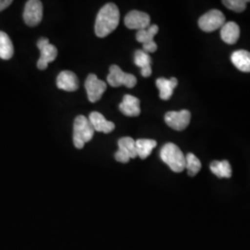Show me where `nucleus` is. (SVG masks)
<instances>
[{
    "mask_svg": "<svg viewBox=\"0 0 250 250\" xmlns=\"http://www.w3.org/2000/svg\"><path fill=\"white\" fill-rule=\"evenodd\" d=\"M120 110L125 116H139L141 113L140 100L131 95H125L123 102L120 104Z\"/></svg>",
    "mask_w": 250,
    "mask_h": 250,
    "instance_id": "obj_14",
    "label": "nucleus"
},
{
    "mask_svg": "<svg viewBox=\"0 0 250 250\" xmlns=\"http://www.w3.org/2000/svg\"><path fill=\"white\" fill-rule=\"evenodd\" d=\"M37 47L40 50V58L37 62V68L39 70H45L48 63L52 62L58 56V50L56 46L49 43V40L42 37L37 42Z\"/></svg>",
    "mask_w": 250,
    "mask_h": 250,
    "instance_id": "obj_6",
    "label": "nucleus"
},
{
    "mask_svg": "<svg viewBox=\"0 0 250 250\" xmlns=\"http://www.w3.org/2000/svg\"><path fill=\"white\" fill-rule=\"evenodd\" d=\"M14 54V48L9 36L0 31V59L8 61L12 58Z\"/></svg>",
    "mask_w": 250,
    "mask_h": 250,
    "instance_id": "obj_19",
    "label": "nucleus"
},
{
    "mask_svg": "<svg viewBox=\"0 0 250 250\" xmlns=\"http://www.w3.org/2000/svg\"><path fill=\"white\" fill-rule=\"evenodd\" d=\"M249 0H224L223 3L227 9H231L235 12H242L247 8V3Z\"/></svg>",
    "mask_w": 250,
    "mask_h": 250,
    "instance_id": "obj_24",
    "label": "nucleus"
},
{
    "mask_svg": "<svg viewBox=\"0 0 250 250\" xmlns=\"http://www.w3.org/2000/svg\"><path fill=\"white\" fill-rule=\"evenodd\" d=\"M225 17L224 13L218 9L208 11L198 20V26L206 33H210L224 26Z\"/></svg>",
    "mask_w": 250,
    "mask_h": 250,
    "instance_id": "obj_5",
    "label": "nucleus"
},
{
    "mask_svg": "<svg viewBox=\"0 0 250 250\" xmlns=\"http://www.w3.org/2000/svg\"><path fill=\"white\" fill-rule=\"evenodd\" d=\"M221 36L225 43L233 45L239 39L240 28L233 21L225 22L224 26L221 28Z\"/></svg>",
    "mask_w": 250,
    "mask_h": 250,
    "instance_id": "obj_15",
    "label": "nucleus"
},
{
    "mask_svg": "<svg viewBox=\"0 0 250 250\" xmlns=\"http://www.w3.org/2000/svg\"><path fill=\"white\" fill-rule=\"evenodd\" d=\"M57 86L67 92H74L79 87V81L74 72L63 71L58 75Z\"/></svg>",
    "mask_w": 250,
    "mask_h": 250,
    "instance_id": "obj_12",
    "label": "nucleus"
},
{
    "mask_svg": "<svg viewBox=\"0 0 250 250\" xmlns=\"http://www.w3.org/2000/svg\"><path fill=\"white\" fill-rule=\"evenodd\" d=\"M12 4L11 0H0V11L7 9Z\"/></svg>",
    "mask_w": 250,
    "mask_h": 250,
    "instance_id": "obj_25",
    "label": "nucleus"
},
{
    "mask_svg": "<svg viewBox=\"0 0 250 250\" xmlns=\"http://www.w3.org/2000/svg\"><path fill=\"white\" fill-rule=\"evenodd\" d=\"M107 80L108 84L112 87L125 85L128 88H133L137 83L134 75L123 72V70L117 65H111L109 67V74L107 75Z\"/></svg>",
    "mask_w": 250,
    "mask_h": 250,
    "instance_id": "obj_4",
    "label": "nucleus"
},
{
    "mask_svg": "<svg viewBox=\"0 0 250 250\" xmlns=\"http://www.w3.org/2000/svg\"><path fill=\"white\" fill-rule=\"evenodd\" d=\"M178 84V81L176 78L172 77L170 79L159 78L156 81V85L160 90V98L162 100H169L172 96L173 90L176 88Z\"/></svg>",
    "mask_w": 250,
    "mask_h": 250,
    "instance_id": "obj_16",
    "label": "nucleus"
},
{
    "mask_svg": "<svg viewBox=\"0 0 250 250\" xmlns=\"http://www.w3.org/2000/svg\"><path fill=\"white\" fill-rule=\"evenodd\" d=\"M95 130L89 120L83 115L76 117L73 124V144L76 148L82 149L92 140Z\"/></svg>",
    "mask_w": 250,
    "mask_h": 250,
    "instance_id": "obj_2",
    "label": "nucleus"
},
{
    "mask_svg": "<svg viewBox=\"0 0 250 250\" xmlns=\"http://www.w3.org/2000/svg\"><path fill=\"white\" fill-rule=\"evenodd\" d=\"M186 169L190 176H195L201 169V162L192 153H188L186 156Z\"/></svg>",
    "mask_w": 250,
    "mask_h": 250,
    "instance_id": "obj_23",
    "label": "nucleus"
},
{
    "mask_svg": "<svg viewBox=\"0 0 250 250\" xmlns=\"http://www.w3.org/2000/svg\"><path fill=\"white\" fill-rule=\"evenodd\" d=\"M210 170L219 178H230L232 176V168L227 161H215L210 164Z\"/></svg>",
    "mask_w": 250,
    "mask_h": 250,
    "instance_id": "obj_21",
    "label": "nucleus"
},
{
    "mask_svg": "<svg viewBox=\"0 0 250 250\" xmlns=\"http://www.w3.org/2000/svg\"><path fill=\"white\" fill-rule=\"evenodd\" d=\"M151 58L143 50H137L134 53V63L137 67L141 68V74L144 77H149L151 75Z\"/></svg>",
    "mask_w": 250,
    "mask_h": 250,
    "instance_id": "obj_17",
    "label": "nucleus"
},
{
    "mask_svg": "<svg viewBox=\"0 0 250 250\" xmlns=\"http://www.w3.org/2000/svg\"><path fill=\"white\" fill-rule=\"evenodd\" d=\"M159 32V26L156 24L149 25L146 29L137 31L136 34V40L143 45L150 44L154 42V36H156Z\"/></svg>",
    "mask_w": 250,
    "mask_h": 250,
    "instance_id": "obj_22",
    "label": "nucleus"
},
{
    "mask_svg": "<svg viewBox=\"0 0 250 250\" xmlns=\"http://www.w3.org/2000/svg\"><path fill=\"white\" fill-rule=\"evenodd\" d=\"M88 120L93 126L94 130L97 132L108 134L115 129V125L112 122L106 120V118L98 111L91 112Z\"/></svg>",
    "mask_w": 250,
    "mask_h": 250,
    "instance_id": "obj_13",
    "label": "nucleus"
},
{
    "mask_svg": "<svg viewBox=\"0 0 250 250\" xmlns=\"http://www.w3.org/2000/svg\"><path fill=\"white\" fill-rule=\"evenodd\" d=\"M125 23L129 29L140 31L150 25V17L142 11L132 10L125 16Z\"/></svg>",
    "mask_w": 250,
    "mask_h": 250,
    "instance_id": "obj_11",
    "label": "nucleus"
},
{
    "mask_svg": "<svg viewBox=\"0 0 250 250\" xmlns=\"http://www.w3.org/2000/svg\"><path fill=\"white\" fill-rule=\"evenodd\" d=\"M232 62L239 71L250 72V52L247 50H238L232 54Z\"/></svg>",
    "mask_w": 250,
    "mask_h": 250,
    "instance_id": "obj_18",
    "label": "nucleus"
},
{
    "mask_svg": "<svg viewBox=\"0 0 250 250\" xmlns=\"http://www.w3.org/2000/svg\"><path fill=\"white\" fill-rule=\"evenodd\" d=\"M161 158L170 170L174 172H181L186 169V157L176 145L165 144L161 150Z\"/></svg>",
    "mask_w": 250,
    "mask_h": 250,
    "instance_id": "obj_3",
    "label": "nucleus"
},
{
    "mask_svg": "<svg viewBox=\"0 0 250 250\" xmlns=\"http://www.w3.org/2000/svg\"><path fill=\"white\" fill-rule=\"evenodd\" d=\"M87 97L90 102L95 103L102 98V95L107 89V83L103 81L99 80L96 74L91 73L85 81L84 83Z\"/></svg>",
    "mask_w": 250,
    "mask_h": 250,
    "instance_id": "obj_9",
    "label": "nucleus"
},
{
    "mask_svg": "<svg viewBox=\"0 0 250 250\" xmlns=\"http://www.w3.org/2000/svg\"><path fill=\"white\" fill-rule=\"evenodd\" d=\"M137 157L145 160L150 154L152 150L157 146V142L152 139H138L135 141Z\"/></svg>",
    "mask_w": 250,
    "mask_h": 250,
    "instance_id": "obj_20",
    "label": "nucleus"
},
{
    "mask_svg": "<svg viewBox=\"0 0 250 250\" xmlns=\"http://www.w3.org/2000/svg\"><path fill=\"white\" fill-rule=\"evenodd\" d=\"M43 18V4L39 0H29L23 11V21L28 26L36 27Z\"/></svg>",
    "mask_w": 250,
    "mask_h": 250,
    "instance_id": "obj_7",
    "label": "nucleus"
},
{
    "mask_svg": "<svg viewBox=\"0 0 250 250\" xmlns=\"http://www.w3.org/2000/svg\"><path fill=\"white\" fill-rule=\"evenodd\" d=\"M191 113L188 109L181 111H169L165 115V123L171 129L176 131L185 130L190 123Z\"/></svg>",
    "mask_w": 250,
    "mask_h": 250,
    "instance_id": "obj_10",
    "label": "nucleus"
},
{
    "mask_svg": "<svg viewBox=\"0 0 250 250\" xmlns=\"http://www.w3.org/2000/svg\"><path fill=\"white\" fill-rule=\"evenodd\" d=\"M119 149L115 154V160L122 163H127L131 159L137 157L135 140L132 137H123L118 141Z\"/></svg>",
    "mask_w": 250,
    "mask_h": 250,
    "instance_id": "obj_8",
    "label": "nucleus"
},
{
    "mask_svg": "<svg viewBox=\"0 0 250 250\" xmlns=\"http://www.w3.org/2000/svg\"><path fill=\"white\" fill-rule=\"evenodd\" d=\"M120 22V10L115 4L107 3L98 13L95 22V33L99 37H106L116 29Z\"/></svg>",
    "mask_w": 250,
    "mask_h": 250,
    "instance_id": "obj_1",
    "label": "nucleus"
}]
</instances>
